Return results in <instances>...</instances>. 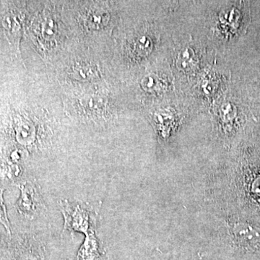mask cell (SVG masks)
Wrapping results in <instances>:
<instances>
[{"label": "cell", "mask_w": 260, "mask_h": 260, "mask_svg": "<svg viewBox=\"0 0 260 260\" xmlns=\"http://www.w3.org/2000/svg\"><path fill=\"white\" fill-rule=\"evenodd\" d=\"M99 256V239L92 229L86 234V239L78 253V260H97Z\"/></svg>", "instance_id": "277c9868"}, {"label": "cell", "mask_w": 260, "mask_h": 260, "mask_svg": "<svg viewBox=\"0 0 260 260\" xmlns=\"http://www.w3.org/2000/svg\"><path fill=\"white\" fill-rule=\"evenodd\" d=\"M233 234L240 245L249 248H255L260 245V229L251 224H236L233 229Z\"/></svg>", "instance_id": "3957f363"}, {"label": "cell", "mask_w": 260, "mask_h": 260, "mask_svg": "<svg viewBox=\"0 0 260 260\" xmlns=\"http://www.w3.org/2000/svg\"><path fill=\"white\" fill-rule=\"evenodd\" d=\"M0 222L5 224V226H8V220L6 218V213H5V210L4 205L3 203V199H2L1 193H0Z\"/></svg>", "instance_id": "ba28073f"}, {"label": "cell", "mask_w": 260, "mask_h": 260, "mask_svg": "<svg viewBox=\"0 0 260 260\" xmlns=\"http://www.w3.org/2000/svg\"><path fill=\"white\" fill-rule=\"evenodd\" d=\"M21 197L18 203V209L28 218H34L40 213L42 201L40 193L35 184L26 182L20 186Z\"/></svg>", "instance_id": "7a4b0ae2"}, {"label": "cell", "mask_w": 260, "mask_h": 260, "mask_svg": "<svg viewBox=\"0 0 260 260\" xmlns=\"http://www.w3.org/2000/svg\"><path fill=\"white\" fill-rule=\"evenodd\" d=\"M60 208L64 217V229L86 234L93 229V215L86 207L65 202L61 203Z\"/></svg>", "instance_id": "6da1fadb"}, {"label": "cell", "mask_w": 260, "mask_h": 260, "mask_svg": "<svg viewBox=\"0 0 260 260\" xmlns=\"http://www.w3.org/2000/svg\"><path fill=\"white\" fill-rule=\"evenodd\" d=\"M142 86L148 91H158L162 88V82L157 77L148 75L142 80Z\"/></svg>", "instance_id": "52a82bcc"}, {"label": "cell", "mask_w": 260, "mask_h": 260, "mask_svg": "<svg viewBox=\"0 0 260 260\" xmlns=\"http://www.w3.org/2000/svg\"><path fill=\"white\" fill-rule=\"evenodd\" d=\"M18 260H44L39 243L32 240L22 251Z\"/></svg>", "instance_id": "5b68a950"}, {"label": "cell", "mask_w": 260, "mask_h": 260, "mask_svg": "<svg viewBox=\"0 0 260 260\" xmlns=\"http://www.w3.org/2000/svg\"><path fill=\"white\" fill-rule=\"evenodd\" d=\"M18 136L20 141L30 143L35 138V128L29 123H21L18 128Z\"/></svg>", "instance_id": "8992f818"}]
</instances>
